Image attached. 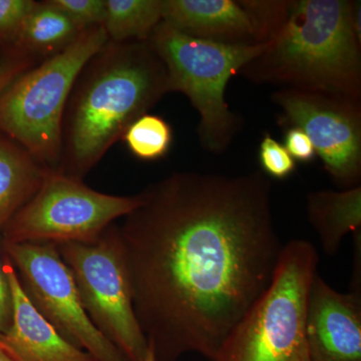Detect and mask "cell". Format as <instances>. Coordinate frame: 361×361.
<instances>
[{
	"label": "cell",
	"instance_id": "obj_1",
	"mask_svg": "<svg viewBox=\"0 0 361 361\" xmlns=\"http://www.w3.org/2000/svg\"><path fill=\"white\" fill-rule=\"evenodd\" d=\"M118 226L137 322L157 361H212L272 281L283 246L261 172H177Z\"/></svg>",
	"mask_w": 361,
	"mask_h": 361
},
{
	"label": "cell",
	"instance_id": "obj_2",
	"mask_svg": "<svg viewBox=\"0 0 361 361\" xmlns=\"http://www.w3.org/2000/svg\"><path fill=\"white\" fill-rule=\"evenodd\" d=\"M169 92L166 66L148 42L109 40L71 89L56 171L84 180L130 126Z\"/></svg>",
	"mask_w": 361,
	"mask_h": 361
},
{
	"label": "cell",
	"instance_id": "obj_3",
	"mask_svg": "<svg viewBox=\"0 0 361 361\" xmlns=\"http://www.w3.org/2000/svg\"><path fill=\"white\" fill-rule=\"evenodd\" d=\"M353 8L348 0H290L281 30L238 75L255 84L361 101V40Z\"/></svg>",
	"mask_w": 361,
	"mask_h": 361
},
{
	"label": "cell",
	"instance_id": "obj_4",
	"mask_svg": "<svg viewBox=\"0 0 361 361\" xmlns=\"http://www.w3.org/2000/svg\"><path fill=\"white\" fill-rule=\"evenodd\" d=\"M167 70L170 92L190 99L200 121L199 142L208 153L220 155L229 149L241 127V120L226 102L228 82L267 44H226L197 39L165 21L148 40Z\"/></svg>",
	"mask_w": 361,
	"mask_h": 361
},
{
	"label": "cell",
	"instance_id": "obj_5",
	"mask_svg": "<svg viewBox=\"0 0 361 361\" xmlns=\"http://www.w3.org/2000/svg\"><path fill=\"white\" fill-rule=\"evenodd\" d=\"M319 256L306 240L285 244L264 293L230 331L212 361H311L308 293Z\"/></svg>",
	"mask_w": 361,
	"mask_h": 361
},
{
	"label": "cell",
	"instance_id": "obj_6",
	"mask_svg": "<svg viewBox=\"0 0 361 361\" xmlns=\"http://www.w3.org/2000/svg\"><path fill=\"white\" fill-rule=\"evenodd\" d=\"M108 42L103 26L89 28L65 51L14 78L0 92V133L45 167L56 170L71 89L85 63Z\"/></svg>",
	"mask_w": 361,
	"mask_h": 361
},
{
	"label": "cell",
	"instance_id": "obj_7",
	"mask_svg": "<svg viewBox=\"0 0 361 361\" xmlns=\"http://www.w3.org/2000/svg\"><path fill=\"white\" fill-rule=\"evenodd\" d=\"M92 324L130 361H142L148 342L134 310L133 288L118 226L92 243L58 245Z\"/></svg>",
	"mask_w": 361,
	"mask_h": 361
},
{
	"label": "cell",
	"instance_id": "obj_8",
	"mask_svg": "<svg viewBox=\"0 0 361 361\" xmlns=\"http://www.w3.org/2000/svg\"><path fill=\"white\" fill-rule=\"evenodd\" d=\"M141 194L101 193L49 169L35 196L4 227L6 244L92 243L141 204Z\"/></svg>",
	"mask_w": 361,
	"mask_h": 361
},
{
	"label": "cell",
	"instance_id": "obj_9",
	"mask_svg": "<svg viewBox=\"0 0 361 361\" xmlns=\"http://www.w3.org/2000/svg\"><path fill=\"white\" fill-rule=\"evenodd\" d=\"M6 248L25 295L61 336L97 361H130L90 322L58 245L16 243Z\"/></svg>",
	"mask_w": 361,
	"mask_h": 361
},
{
	"label": "cell",
	"instance_id": "obj_10",
	"mask_svg": "<svg viewBox=\"0 0 361 361\" xmlns=\"http://www.w3.org/2000/svg\"><path fill=\"white\" fill-rule=\"evenodd\" d=\"M271 102L280 109L278 123L298 128L338 186H358L361 178V101L320 92L279 89Z\"/></svg>",
	"mask_w": 361,
	"mask_h": 361
},
{
	"label": "cell",
	"instance_id": "obj_11",
	"mask_svg": "<svg viewBox=\"0 0 361 361\" xmlns=\"http://www.w3.org/2000/svg\"><path fill=\"white\" fill-rule=\"evenodd\" d=\"M305 331L311 361H361V292L341 293L317 273L308 293Z\"/></svg>",
	"mask_w": 361,
	"mask_h": 361
},
{
	"label": "cell",
	"instance_id": "obj_12",
	"mask_svg": "<svg viewBox=\"0 0 361 361\" xmlns=\"http://www.w3.org/2000/svg\"><path fill=\"white\" fill-rule=\"evenodd\" d=\"M6 269L13 293V322L0 336V348L16 361H97L59 334L33 307L8 257Z\"/></svg>",
	"mask_w": 361,
	"mask_h": 361
},
{
	"label": "cell",
	"instance_id": "obj_13",
	"mask_svg": "<svg viewBox=\"0 0 361 361\" xmlns=\"http://www.w3.org/2000/svg\"><path fill=\"white\" fill-rule=\"evenodd\" d=\"M163 21L185 35L226 44H259L242 0H161Z\"/></svg>",
	"mask_w": 361,
	"mask_h": 361
},
{
	"label": "cell",
	"instance_id": "obj_14",
	"mask_svg": "<svg viewBox=\"0 0 361 361\" xmlns=\"http://www.w3.org/2000/svg\"><path fill=\"white\" fill-rule=\"evenodd\" d=\"M306 202L308 221L317 233L326 255H336L344 237L360 231V185L342 191L310 192Z\"/></svg>",
	"mask_w": 361,
	"mask_h": 361
},
{
	"label": "cell",
	"instance_id": "obj_15",
	"mask_svg": "<svg viewBox=\"0 0 361 361\" xmlns=\"http://www.w3.org/2000/svg\"><path fill=\"white\" fill-rule=\"evenodd\" d=\"M49 169L0 133V228L39 191Z\"/></svg>",
	"mask_w": 361,
	"mask_h": 361
},
{
	"label": "cell",
	"instance_id": "obj_16",
	"mask_svg": "<svg viewBox=\"0 0 361 361\" xmlns=\"http://www.w3.org/2000/svg\"><path fill=\"white\" fill-rule=\"evenodd\" d=\"M80 32L49 0L37 1L21 23L13 47L42 61L65 51Z\"/></svg>",
	"mask_w": 361,
	"mask_h": 361
},
{
	"label": "cell",
	"instance_id": "obj_17",
	"mask_svg": "<svg viewBox=\"0 0 361 361\" xmlns=\"http://www.w3.org/2000/svg\"><path fill=\"white\" fill-rule=\"evenodd\" d=\"M161 21V0H106L103 27L110 42H148Z\"/></svg>",
	"mask_w": 361,
	"mask_h": 361
},
{
	"label": "cell",
	"instance_id": "obj_18",
	"mask_svg": "<svg viewBox=\"0 0 361 361\" xmlns=\"http://www.w3.org/2000/svg\"><path fill=\"white\" fill-rule=\"evenodd\" d=\"M122 140L135 158L152 161L167 156L174 141V133L165 118L148 113L130 126Z\"/></svg>",
	"mask_w": 361,
	"mask_h": 361
},
{
	"label": "cell",
	"instance_id": "obj_19",
	"mask_svg": "<svg viewBox=\"0 0 361 361\" xmlns=\"http://www.w3.org/2000/svg\"><path fill=\"white\" fill-rule=\"evenodd\" d=\"M242 4L255 20L259 44H267L276 37L290 7L287 0H242Z\"/></svg>",
	"mask_w": 361,
	"mask_h": 361
},
{
	"label": "cell",
	"instance_id": "obj_20",
	"mask_svg": "<svg viewBox=\"0 0 361 361\" xmlns=\"http://www.w3.org/2000/svg\"><path fill=\"white\" fill-rule=\"evenodd\" d=\"M258 160L263 172L274 179H286L296 171V161L287 152L283 144L270 134H265L261 140Z\"/></svg>",
	"mask_w": 361,
	"mask_h": 361
},
{
	"label": "cell",
	"instance_id": "obj_21",
	"mask_svg": "<svg viewBox=\"0 0 361 361\" xmlns=\"http://www.w3.org/2000/svg\"><path fill=\"white\" fill-rule=\"evenodd\" d=\"M68 16L80 32L103 26L106 0H49Z\"/></svg>",
	"mask_w": 361,
	"mask_h": 361
},
{
	"label": "cell",
	"instance_id": "obj_22",
	"mask_svg": "<svg viewBox=\"0 0 361 361\" xmlns=\"http://www.w3.org/2000/svg\"><path fill=\"white\" fill-rule=\"evenodd\" d=\"M35 2L33 0H0V47L4 51L16 44L21 23Z\"/></svg>",
	"mask_w": 361,
	"mask_h": 361
},
{
	"label": "cell",
	"instance_id": "obj_23",
	"mask_svg": "<svg viewBox=\"0 0 361 361\" xmlns=\"http://www.w3.org/2000/svg\"><path fill=\"white\" fill-rule=\"evenodd\" d=\"M39 63L37 59L13 47L4 49L0 56V92L20 73Z\"/></svg>",
	"mask_w": 361,
	"mask_h": 361
},
{
	"label": "cell",
	"instance_id": "obj_24",
	"mask_svg": "<svg viewBox=\"0 0 361 361\" xmlns=\"http://www.w3.org/2000/svg\"><path fill=\"white\" fill-rule=\"evenodd\" d=\"M284 144L292 158L301 163H310L314 160L316 152L308 135L298 128L284 129Z\"/></svg>",
	"mask_w": 361,
	"mask_h": 361
},
{
	"label": "cell",
	"instance_id": "obj_25",
	"mask_svg": "<svg viewBox=\"0 0 361 361\" xmlns=\"http://www.w3.org/2000/svg\"><path fill=\"white\" fill-rule=\"evenodd\" d=\"M13 311V293L4 264L0 260V336L11 326Z\"/></svg>",
	"mask_w": 361,
	"mask_h": 361
},
{
	"label": "cell",
	"instance_id": "obj_26",
	"mask_svg": "<svg viewBox=\"0 0 361 361\" xmlns=\"http://www.w3.org/2000/svg\"><path fill=\"white\" fill-rule=\"evenodd\" d=\"M0 361H16L13 360V358L11 357L6 351L4 350L1 348H0Z\"/></svg>",
	"mask_w": 361,
	"mask_h": 361
},
{
	"label": "cell",
	"instance_id": "obj_27",
	"mask_svg": "<svg viewBox=\"0 0 361 361\" xmlns=\"http://www.w3.org/2000/svg\"><path fill=\"white\" fill-rule=\"evenodd\" d=\"M142 361H157L155 355H154L153 351L148 346V351H147V355L145 356L144 360Z\"/></svg>",
	"mask_w": 361,
	"mask_h": 361
}]
</instances>
